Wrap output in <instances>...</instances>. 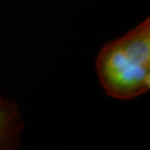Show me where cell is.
<instances>
[{
	"mask_svg": "<svg viewBox=\"0 0 150 150\" xmlns=\"http://www.w3.org/2000/svg\"><path fill=\"white\" fill-rule=\"evenodd\" d=\"M99 83L111 98L132 100L150 88V18L107 43L95 62Z\"/></svg>",
	"mask_w": 150,
	"mask_h": 150,
	"instance_id": "6da1fadb",
	"label": "cell"
},
{
	"mask_svg": "<svg viewBox=\"0 0 150 150\" xmlns=\"http://www.w3.org/2000/svg\"><path fill=\"white\" fill-rule=\"evenodd\" d=\"M24 122L16 103L0 98V150H14L21 144Z\"/></svg>",
	"mask_w": 150,
	"mask_h": 150,
	"instance_id": "7a4b0ae2",
	"label": "cell"
},
{
	"mask_svg": "<svg viewBox=\"0 0 150 150\" xmlns=\"http://www.w3.org/2000/svg\"><path fill=\"white\" fill-rule=\"evenodd\" d=\"M2 97H3V95H2V94H1V93H0V98H2Z\"/></svg>",
	"mask_w": 150,
	"mask_h": 150,
	"instance_id": "3957f363",
	"label": "cell"
}]
</instances>
